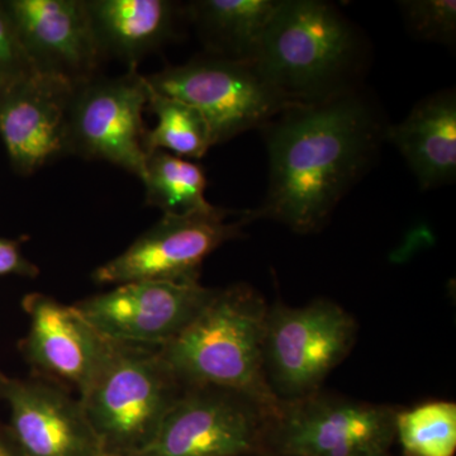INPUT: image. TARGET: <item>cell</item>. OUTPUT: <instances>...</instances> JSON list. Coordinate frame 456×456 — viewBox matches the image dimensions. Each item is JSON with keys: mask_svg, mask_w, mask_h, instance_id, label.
Segmentation results:
<instances>
[{"mask_svg": "<svg viewBox=\"0 0 456 456\" xmlns=\"http://www.w3.org/2000/svg\"><path fill=\"white\" fill-rule=\"evenodd\" d=\"M265 130L269 187L253 220L266 218L297 233L321 230L367 171L386 137L377 112L353 90L285 108Z\"/></svg>", "mask_w": 456, "mask_h": 456, "instance_id": "6da1fadb", "label": "cell"}, {"mask_svg": "<svg viewBox=\"0 0 456 456\" xmlns=\"http://www.w3.org/2000/svg\"><path fill=\"white\" fill-rule=\"evenodd\" d=\"M269 305L248 284L216 289L160 355L185 387H216L248 395L272 413L281 401L266 380L264 336Z\"/></svg>", "mask_w": 456, "mask_h": 456, "instance_id": "7a4b0ae2", "label": "cell"}, {"mask_svg": "<svg viewBox=\"0 0 456 456\" xmlns=\"http://www.w3.org/2000/svg\"><path fill=\"white\" fill-rule=\"evenodd\" d=\"M360 53L346 18L325 2L279 0L251 66L290 106L349 92Z\"/></svg>", "mask_w": 456, "mask_h": 456, "instance_id": "3957f363", "label": "cell"}, {"mask_svg": "<svg viewBox=\"0 0 456 456\" xmlns=\"http://www.w3.org/2000/svg\"><path fill=\"white\" fill-rule=\"evenodd\" d=\"M184 388L160 347L112 341L79 402L103 452L131 456L154 439Z\"/></svg>", "mask_w": 456, "mask_h": 456, "instance_id": "277c9868", "label": "cell"}, {"mask_svg": "<svg viewBox=\"0 0 456 456\" xmlns=\"http://www.w3.org/2000/svg\"><path fill=\"white\" fill-rule=\"evenodd\" d=\"M358 338L353 314L330 299L303 307L269 305L264 336V369L281 401L321 391L332 370L349 356Z\"/></svg>", "mask_w": 456, "mask_h": 456, "instance_id": "5b68a950", "label": "cell"}, {"mask_svg": "<svg viewBox=\"0 0 456 456\" xmlns=\"http://www.w3.org/2000/svg\"><path fill=\"white\" fill-rule=\"evenodd\" d=\"M145 77L159 94L196 108L208 126L213 146L265 127L290 107L248 62L207 55Z\"/></svg>", "mask_w": 456, "mask_h": 456, "instance_id": "8992f818", "label": "cell"}, {"mask_svg": "<svg viewBox=\"0 0 456 456\" xmlns=\"http://www.w3.org/2000/svg\"><path fill=\"white\" fill-rule=\"evenodd\" d=\"M256 401L216 387H185L145 448L131 456H248L270 449L272 417Z\"/></svg>", "mask_w": 456, "mask_h": 456, "instance_id": "52a82bcc", "label": "cell"}, {"mask_svg": "<svg viewBox=\"0 0 456 456\" xmlns=\"http://www.w3.org/2000/svg\"><path fill=\"white\" fill-rule=\"evenodd\" d=\"M397 411L321 391L281 401L270 424V449L284 456H387Z\"/></svg>", "mask_w": 456, "mask_h": 456, "instance_id": "ba28073f", "label": "cell"}, {"mask_svg": "<svg viewBox=\"0 0 456 456\" xmlns=\"http://www.w3.org/2000/svg\"><path fill=\"white\" fill-rule=\"evenodd\" d=\"M251 211L213 207L193 215H164L134 244L93 273L98 284L142 281H197L204 259L220 246L242 236Z\"/></svg>", "mask_w": 456, "mask_h": 456, "instance_id": "9c48e42d", "label": "cell"}, {"mask_svg": "<svg viewBox=\"0 0 456 456\" xmlns=\"http://www.w3.org/2000/svg\"><path fill=\"white\" fill-rule=\"evenodd\" d=\"M149 84L137 69L75 86L68 121V155L117 165L142 179L147 152L142 113Z\"/></svg>", "mask_w": 456, "mask_h": 456, "instance_id": "30bf717a", "label": "cell"}, {"mask_svg": "<svg viewBox=\"0 0 456 456\" xmlns=\"http://www.w3.org/2000/svg\"><path fill=\"white\" fill-rule=\"evenodd\" d=\"M215 292L198 281H132L74 307L107 340L161 347L193 321Z\"/></svg>", "mask_w": 456, "mask_h": 456, "instance_id": "8fae6325", "label": "cell"}, {"mask_svg": "<svg viewBox=\"0 0 456 456\" xmlns=\"http://www.w3.org/2000/svg\"><path fill=\"white\" fill-rule=\"evenodd\" d=\"M36 71L74 86L98 77L104 57L84 0L4 2Z\"/></svg>", "mask_w": 456, "mask_h": 456, "instance_id": "7c38bea8", "label": "cell"}, {"mask_svg": "<svg viewBox=\"0 0 456 456\" xmlns=\"http://www.w3.org/2000/svg\"><path fill=\"white\" fill-rule=\"evenodd\" d=\"M75 86L36 71L0 94V137L14 169L29 175L68 155Z\"/></svg>", "mask_w": 456, "mask_h": 456, "instance_id": "4fadbf2b", "label": "cell"}, {"mask_svg": "<svg viewBox=\"0 0 456 456\" xmlns=\"http://www.w3.org/2000/svg\"><path fill=\"white\" fill-rule=\"evenodd\" d=\"M12 440L22 456H97L103 452L79 399L51 383L0 377Z\"/></svg>", "mask_w": 456, "mask_h": 456, "instance_id": "5bb4252c", "label": "cell"}, {"mask_svg": "<svg viewBox=\"0 0 456 456\" xmlns=\"http://www.w3.org/2000/svg\"><path fill=\"white\" fill-rule=\"evenodd\" d=\"M25 308L29 316L25 340L29 362L82 395L110 355L112 341L95 331L74 305L45 294L27 297Z\"/></svg>", "mask_w": 456, "mask_h": 456, "instance_id": "9a60e30c", "label": "cell"}, {"mask_svg": "<svg viewBox=\"0 0 456 456\" xmlns=\"http://www.w3.org/2000/svg\"><path fill=\"white\" fill-rule=\"evenodd\" d=\"M386 137L407 161L422 189L450 184L456 176V95L448 89L419 102Z\"/></svg>", "mask_w": 456, "mask_h": 456, "instance_id": "2e32d148", "label": "cell"}, {"mask_svg": "<svg viewBox=\"0 0 456 456\" xmlns=\"http://www.w3.org/2000/svg\"><path fill=\"white\" fill-rule=\"evenodd\" d=\"M104 59L137 64L175 37L178 4L169 0H84Z\"/></svg>", "mask_w": 456, "mask_h": 456, "instance_id": "e0dca14e", "label": "cell"}, {"mask_svg": "<svg viewBox=\"0 0 456 456\" xmlns=\"http://www.w3.org/2000/svg\"><path fill=\"white\" fill-rule=\"evenodd\" d=\"M279 0H196L185 7L207 55L251 64Z\"/></svg>", "mask_w": 456, "mask_h": 456, "instance_id": "ac0fdd59", "label": "cell"}, {"mask_svg": "<svg viewBox=\"0 0 456 456\" xmlns=\"http://www.w3.org/2000/svg\"><path fill=\"white\" fill-rule=\"evenodd\" d=\"M141 180L145 185L147 206L161 209L164 215H193L215 207L206 198L207 178L202 167L169 152H150Z\"/></svg>", "mask_w": 456, "mask_h": 456, "instance_id": "d6986e66", "label": "cell"}, {"mask_svg": "<svg viewBox=\"0 0 456 456\" xmlns=\"http://www.w3.org/2000/svg\"><path fill=\"white\" fill-rule=\"evenodd\" d=\"M147 107L158 117V125L143 139L147 154L161 150L183 159H202L213 147L208 126L196 108L159 94L150 86Z\"/></svg>", "mask_w": 456, "mask_h": 456, "instance_id": "ffe728a7", "label": "cell"}, {"mask_svg": "<svg viewBox=\"0 0 456 456\" xmlns=\"http://www.w3.org/2000/svg\"><path fill=\"white\" fill-rule=\"evenodd\" d=\"M406 456H454L456 403L430 401L395 415V440Z\"/></svg>", "mask_w": 456, "mask_h": 456, "instance_id": "44dd1931", "label": "cell"}, {"mask_svg": "<svg viewBox=\"0 0 456 456\" xmlns=\"http://www.w3.org/2000/svg\"><path fill=\"white\" fill-rule=\"evenodd\" d=\"M404 22L415 37L452 45L456 37L455 0H407L399 3Z\"/></svg>", "mask_w": 456, "mask_h": 456, "instance_id": "7402d4cb", "label": "cell"}, {"mask_svg": "<svg viewBox=\"0 0 456 456\" xmlns=\"http://www.w3.org/2000/svg\"><path fill=\"white\" fill-rule=\"evenodd\" d=\"M36 73L4 2H0V94Z\"/></svg>", "mask_w": 456, "mask_h": 456, "instance_id": "603a6c76", "label": "cell"}, {"mask_svg": "<svg viewBox=\"0 0 456 456\" xmlns=\"http://www.w3.org/2000/svg\"><path fill=\"white\" fill-rule=\"evenodd\" d=\"M38 269L20 254L16 242L0 239V275L36 277Z\"/></svg>", "mask_w": 456, "mask_h": 456, "instance_id": "cb8c5ba5", "label": "cell"}, {"mask_svg": "<svg viewBox=\"0 0 456 456\" xmlns=\"http://www.w3.org/2000/svg\"><path fill=\"white\" fill-rule=\"evenodd\" d=\"M0 456H22L20 450L17 449L16 444H9L7 441L0 437Z\"/></svg>", "mask_w": 456, "mask_h": 456, "instance_id": "d4e9b609", "label": "cell"}, {"mask_svg": "<svg viewBox=\"0 0 456 456\" xmlns=\"http://www.w3.org/2000/svg\"><path fill=\"white\" fill-rule=\"evenodd\" d=\"M248 456H284V455L279 454V452H274V450L268 449V450H265V452H256V454L248 455Z\"/></svg>", "mask_w": 456, "mask_h": 456, "instance_id": "484cf974", "label": "cell"}, {"mask_svg": "<svg viewBox=\"0 0 456 456\" xmlns=\"http://www.w3.org/2000/svg\"><path fill=\"white\" fill-rule=\"evenodd\" d=\"M97 456H119V455L110 454V452H101V454H98Z\"/></svg>", "mask_w": 456, "mask_h": 456, "instance_id": "4316f807", "label": "cell"}, {"mask_svg": "<svg viewBox=\"0 0 456 456\" xmlns=\"http://www.w3.org/2000/svg\"><path fill=\"white\" fill-rule=\"evenodd\" d=\"M387 456H391V455H389V454H388V455H387Z\"/></svg>", "mask_w": 456, "mask_h": 456, "instance_id": "83f0119b", "label": "cell"}]
</instances>
